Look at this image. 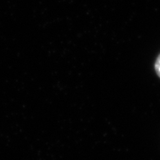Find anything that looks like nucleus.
I'll list each match as a JSON object with an SVG mask.
<instances>
[{
    "mask_svg": "<svg viewBox=\"0 0 160 160\" xmlns=\"http://www.w3.org/2000/svg\"><path fill=\"white\" fill-rule=\"evenodd\" d=\"M155 70L157 71V75L159 76V77H160V55L158 57L157 62L155 63Z\"/></svg>",
    "mask_w": 160,
    "mask_h": 160,
    "instance_id": "f257e3e1",
    "label": "nucleus"
}]
</instances>
